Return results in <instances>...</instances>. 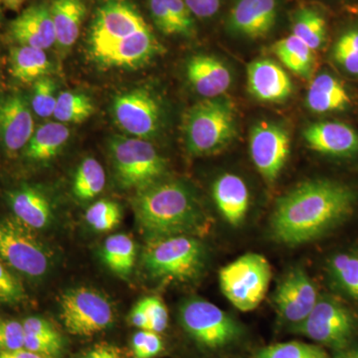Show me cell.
Masks as SVG:
<instances>
[{"label": "cell", "mask_w": 358, "mask_h": 358, "mask_svg": "<svg viewBox=\"0 0 358 358\" xmlns=\"http://www.w3.org/2000/svg\"><path fill=\"white\" fill-rule=\"evenodd\" d=\"M14 215L32 229L48 227L53 219V209L48 197L34 187H22L9 195Z\"/></svg>", "instance_id": "23"}, {"label": "cell", "mask_w": 358, "mask_h": 358, "mask_svg": "<svg viewBox=\"0 0 358 358\" xmlns=\"http://www.w3.org/2000/svg\"><path fill=\"white\" fill-rule=\"evenodd\" d=\"M95 112L88 96L79 92H62L57 96L54 117L62 124H80Z\"/></svg>", "instance_id": "33"}, {"label": "cell", "mask_w": 358, "mask_h": 358, "mask_svg": "<svg viewBox=\"0 0 358 358\" xmlns=\"http://www.w3.org/2000/svg\"><path fill=\"white\" fill-rule=\"evenodd\" d=\"M352 188L331 179H313L296 186L278 200L272 232L280 243L301 245L333 230L355 206Z\"/></svg>", "instance_id": "1"}, {"label": "cell", "mask_w": 358, "mask_h": 358, "mask_svg": "<svg viewBox=\"0 0 358 358\" xmlns=\"http://www.w3.org/2000/svg\"><path fill=\"white\" fill-rule=\"evenodd\" d=\"M136 220L148 240L199 234L207 220L199 202L185 185L176 181L155 183L134 199Z\"/></svg>", "instance_id": "2"}, {"label": "cell", "mask_w": 358, "mask_h": 358, "mask_svg": "<svg viewBox=\"0 0 358 358\" xmlns=\"http://www.w3.org/2000/svg\"><path fill=\"white\" fill-rule=\"evenodd\" d=\"M247 76L250 93L262 102H282L293 92V84L286 71L270 59L250 63Z\"/></svg>", "instance_id": "19"}, {"label": "cell", "mask_w": 358, "mask_h": 358, "mask_svg": "<svg viewBox=\"0 0 358 358\" xmlns=\"http://www.w3.org/2000/svg\"><path fill=\"white\" fill-rule=\"evenodd\" d=\"M212 195L221 215L230 225L243 222L250 203L248 187L243 179L233 173L223 174L214 182Z\"/></svg>", "instance_id": "22"}, {"label": "cell", "mask_w": 358, "mask_h": 358, "mask_svg": "<svg viewBox=\"0 0 358 358\" xmlns=\"http://www.w3.org/2000/svg\"><path fill=\"white\" fill-rule=\"evenodd\" d=\"M341 358H357V348L350 350V352L343 353Z\"/></svg>", "instance_id": "50"}, {"label": "cell", "mask_w": 358, "mask_h": 358, "mask_svg": "<svg viewBox=\"0 0 358 358\" xmlns=\"http://www.w3.org/2000/svg\"><path fill=\"white\" fill-rule=\"evenodd\" d=\"M26 0H0V4L10 10L18 11L25 3Z\"/></svg>", "instance_id": "49"}, {"label": "cell", "mask_w": 358, "mask_h": 358, "mask_svg": "<svg viewBox=\"0 0 358 358\" xmlns=\"http://www.w3.org/2000/svg\"><path fill=\"white\" fill-rule=\"evenodd\" d=\"M143 264L150 275L159 279L190 281L203 268V246L189 235L148 240L143 251Z\"/></svg>", "instance_id": "4"}, {"label": "cell", "mask_w": 358, "mask_h": 358, "mask_svg": "<svg viewBox=\"0 0 358 358\" xmlns=\"http://www.w3.org/2000/svg\"><path fill=\"white\" fill-rule=\"evenodd\" d=\"M106 185V173L102 164L93 157L81 162L73 180V193L79 200L95 199Z\"/></svg>", "instance_id": "31"}, {"label": "cell", "mask_w": 358, "mask_h": 358, "mask_svg": "<svg viewBox=\"0 0 358 358\" xmlns=\"http://www.w3.org/2000/svg\"><path fill=\"white\" fill-rule=\"evenodd\" d=\"M113 115L122 131L134 138L147 140L159 131L162 110L150 92L136 89L117 96L113 103Z\"/></svg>", "instance_id": "12"}, {"label": "cell", "mask_w": 358, "mask_h": 358, "mask_svg": "<svg viewBox=\"0 0 358 358\" xmlns=\"http://www.w3.org/2000/svg\"><path fill=\"white\" fill-rule=\"evenodd\" d=\"M278 0H236L228 25L231 31L248 38L267 36L275 26Z\"/></svg>", "instance_id": "16"}, {"label": "cell", "mask_w": 358, "mask_h": 358, "mask_svg": "<svg viewBox=\"0 0 358 358\" xmlns=\"http://www.w3.org/2000/svg\"><path fill=\"white\" fill-rule=\"evenodd\" d=\"M136 257V244L129 235H112L103 244V262L110 271L122 277H128L131 274Z\"/></svg>", "instance_id": "30"}, {"label": "cell", "mask_w": 358, "mask_h": 358, "mask_svg": "<svg viewBox=\"0 0 358 358\" xmlns=\"http://www.w3.org/2000/svg\"><path fill=\"white\" fill-rule=\"evenodd\" d=\"M0 6H1V4H0Z\"/></svg>", "instance_id": "52"}, {"label": "cell", "mask_w": 358, "mask_h": 358, "mask_svg": "<svg viewBox=\"0 0 358 358\" xmlns=\"http://www.w3.org/2000/svg\"><path fill=\"white\" fill-rule=\"evenodd\" d=\"M294 329L322 345L343 350L355 336L357 322L345 306L326 296L317 300L307 319Z\"/></svg>", "instance_id": "10"}, {"label": "cell", "mask_w": 358, "mask_h": 358, "mask_svg": "<svg viewBox=\"0 0 358 358\" xmlns=\"http://www.w3.org/2000/svg\"><path fill=\"white\" fill-rule=\"evenodd\" d=\"M24 298L25 291L22 285L0 261V301L17 303Z\"/></svg>", "instance_id": "42"}, {"label": "cell", "mask_w": 358, "mask_h": 358, "mask_svg": "<svg viewBox=\"0 0 358 358\" xmlns=\"http://www.w3.org/2000/svg\"><path fill=\"white\" fill-rule=\"evenodd\" d=\"M319 299L315 284L301 268L287 273L274 294V303L282 319L294 326L307 319Z\"/></svg>", "instance_id": "14"}, {"label": "cell", "mask_w": 358, "mask_h": 358, "mask_svg": "<svg viewBox=\"0 0 358 358\" xmlns=\"http://www.w3.org/2000/svg\"><path fill=\"white\" fill-rule=\"evenodd\" d=\"M357 358H358V348H357Z\"/></svg>", "instance_id": "51"}, {"label": "cell", "mask_w": 358, "mask_h": 358, "mask_svg": "<svg viewBox=\"0 0 358 358\" xmlns=\"http://www.w3.org/2000/svg\"><path fill=\"white\" fill-rule=\"evenodd\" d=\"M82 358H122L121 352L115 346L101 345H96L93 350H90L88 353Z\"/></svg>", "instance_id": "47"}, {"label": "cell", "mask_w": 358, "mask_h": 358, "mask_svg": "<svg viewBox=\"0 0 358 358\" xmlns=\"http://www.w3.org/2000/svg\"><path fill=\"white\" fill-rule=\"evenodd\" d=\"M255 358H331L319 345L288 341L266 346L257 352Z\"/></svg>", "instance_id": "35"}, {"label": "cell", "mask_w": 358, "mask_h": 358, "mask_svg": "<svg viewBox=\"0 0 358 358\" xmlns=\"http://www.w3.org/2000/svg\"><path fill=\"white\" fill-rule=\"evenodd\" d=\"M272 268L267 259L257 253L239 257L219 272L221 291L241 312H251L267 294Z\"/></svg>", "instance_id": "6"}, {"label": "cell", "mask_w": 358, "mask_h": 358, "mask_svg": "<svg viewBox=\"0 0 358 358\" xmlns=\"http://www.w3.org/2000/svg\"><path fill=\"white\" fill-rule=\"evenodd\" d=\"M236 134V113L231 101L205 99L192 106L185 117V136L188 152L209 155L230 145Z\"/></svg>", "instance_id": "3"}, {"label": "cell", "mask_w": 358, "mask_h": 358, "mask_svg": "<svg viewBox=\"0 0 358 358\" xmlns=\"http://www.w3.org/2000/svg\"><path fill=\"white\" fill-rule=\"evenodd\" d=\"M333 55L346 72L358 76V29L348 30L339 37Z\"/></svg>", "instance_id": "37"}, {"label": "cell", "mask_w": 358, "mask_h": 358, "mask_svg": "<svg viewBox=\"0 0 358 358\" xmlns=\"http://www.w3.org/2000/svg\"><path fill=\"white\" fill-rule=\"evenodd\" d=\"M0 261L29 278H40L51 266L49 250L32 228L16 217L0 219Z\"/></svg>", "instance_id": "7"}, {"label": "cell", "mask_w": 358, "mask_h": 358, "mask_svg": "<svg viewBox=\"0 0 358 358\" xmlns=\"http://www.w3.org/2000/svg\"><path fill=\"white\" fill-rule=\"evenodd\" d=\"M147 310L148 317V331L162 333L169 324V310L164 301L159 296H148L141 300Z\"/></svg>", "instance_id": "41"}, {"label": "cell", "mask_w": 358, "mask_h": 358, "mask_svg": "<svg viewBox=\"0 0 358 358\" xmlns=\"http://www.w3.org/2000/svg\"><path fill=\"white\" fill-rule=\"evenodd\" d=\"M0 358H52L45 357V355H38L30 352V350H25V348H20V350H9V352H0Z\"/></svg>", "instance_id": "48"}, {"label": "cell", "mask_w": 358, "mask_h": 358, "mask_svg": "<svg viewBox=\"0 0 358 358\" xmlns=\"http://www.w3.org/2000/svg\"><path fill=\"white\" fill-rule=\"evenodd\" d=\"M160 50L162 45L150 26L145 25L129 37L92 54V57L105 67L136 68L148 63Z\"/></svg>", "instance_id": "15"}, {"label": "cell", "mask_w": 358, "mask_h": 358, "mask_svg": "<svg viewBox=\"0 0 358 358\" xmlns=\"http://www.w3.org/2000/svg\"><path fill=\"white\" fill-rule=\"evenodd\" d=\"M60 317L70 334L91 336L105 331L115 320L110 301L90 288L69 289L60 299Z\"/></svg>", "instance_id": "8"}, {"label": "cell", "mask_w": 358, "mask_h": 358, "mask_svg": "<svg viewBox=\"0 0 358 358\" xmlns=\"http://www.w3.org/2000/svg\"><path fill=\"white\" fill-rule=\"evenodd\" d=\"M56 85L49 77L37 80L33 87L32 110L40 117H49L54 114L56 102Z\"/></svg>", "instance_id": "38"}, {"label": "cell", "mask_w": 358, "mask_h": 358, "mask_svg": "<svg viewBox=\"0 0 358 358\" xmlns=\"http://www.w3.org/2000/svg\"><path fill=\"white\" fill-rule=\"evenodd\" d=\"M85 219L94 230L108 232L121 223V207L114 201L100 200L87 209Z\"/></svg>", "instance_id": "36"}, {"label": "cell", "mask_w": 358, "mask_h": 358, "mask_svg": "<svg viewBox=\"0 0 358 358\" xmlns=\"http://www.w3.org/2000/svg\"><path fill=\"white\" fill-rule=\"evenodd\" d=\"M129 322L133 326L148 331V317L143 303L138 301L129 313Z\"/></svg>", "instance_id": "46"}, {"label": "cell", "mask_w": 358, "mask_h": 358, "mask_svg": "<svg viewBox=\"0 0 358 358\" xmlns=\"http://www.w3.org/2000/svg\"><path fill=\"white\" fill-rule=\"evenodd\" d=\"M292 34L313 51L322 48L327 37V23L322 14L310 8L301 9L294 16Z\"/></svg>", "instance_id": "32"}, {"label": "cell", "mask_w": 358, "mask_h": 358, "mask_svg": "<svg viewBox=\"0 0 358 358\" xmlns=\"http://www.w3.org/2000/svg\"><path fill=\"white\" fill-rule=\"evenodd\" d=\"M329 271L336 286L358 301V253L345 252L331 257Z\"/></svg>", "instance_id": "34"}, {"label": "cell", "mask_w": 358, "mask_h": 358, "mask_svg": "<svg viewBox=\"0 0 358 358\" xmlns=\"http://www.w3.org/2000/svg\"><path fill=\"white\" fill-rule=\"evenodd\" d=\"M273 53L292 72L299 76L308 78L315 68V51L303 43L298 37L291 34L272 47Z\"/></svg>", "instance_id": "29"}, {"label": "cell", "mask_w": 358, "mask_h": 358, "mask_svg": "<svg viewBox=\"0 0 358 358\" xmlns=\"http://www.w3.org/2000/svg\"><path fill=\"white\" fill-rule=\"evenodd\" d=\"M23 324L16 320L0 319V352L24 348Z\"/></svg>", "instance_id": "40"}, {"label": "cell", "mask_w": 358, "mask_h": 358, "mask_svg": "<svg viewBox=\"0 0 358 358\" xmlns=\"http://www.w3.org/2000/svg\"><path fill=\"white\" fill-rule=\"evenodd\" d=\"M179 319L187 334L205 348H223L241 334L239 324L227 313L201 299L186 301L179 310Z\"/></svg>", "instance_id": "9"}, {"label": "cell", "mask_w": 358, "mask_h": 358, "mask_svg": "<svg viewBox=\"0 0 358 358\" xmlns=\"http://www.w3.org/2000/svg\"><path fill=\"white\" fill-rule=\"evenodd\" d=\"M110 152L120 185L131 189H145L155 185L166 171V162L147 140L115 136Z\"/></svg>", "instance_id": "5"}, {"label": "cell", "mask_w": 358, "mask_h": 358, "mask_svg": "<svg viewBox=\"0 0 358 358\" xmlns=\"http://www.w3.org/2000/svg\"><path fill=\"white\" fill-rule=\"evenodd\" d=\"M70 138V129L59 122H46L33 134L25 148V155L32 162H48L65 147Z\"/></svg>", "instance_id": "27"}, {"label": "cell", "mask_w": 358, "mask_h": 358, "mask_svg": "<svg viewBox=\"0 0 358 358\" xmlns=\"http://www.w3.org/2000/svg\"><path fill=\"white\" fill-rule=\"evenodd\" d=\"M192 15L196 17L210 18L220 9L222 0H183Z\"/></svg>", "instance_id": "45"}, {"label": "cell", "mask_w": 358, "mask_h": 358, "mask_svg": "<svg viewBox=\"0 0 358 358\" xmlns=\"http://www.w3.org/2000/svg\"><path fill=\"white\" fill-rule=\"evenodd\" d=\"M155 26L166 35L190 36L194 20L183 0H148Z\"/></svg>", "instance_id": "26"}, {"label": "cell", "mask_w": 358, "mask_h": 358, "mask_svg": "<svg viewBox=\"0 0 358 358\" xmlns=\"http://www.w3.org/2000/svg\"><path fill=\"white\" fill-rule=\"evenodd\" d=\"M352 100L343 84L333 75L322 73L313 80L307 94V105L317 114L341 112Z\"/></svg>", "instance_id": "25"}, {"label": "cell", "mask_w": 358, "mask_h": 358, "mask_svg": "<svg viewBox=\"0 0 358 358\" xmlns=\"http://www.w3.org/2000/svg\"><path fill=\"white\" fill-rule=\"evenodd\" d=\"M56 45L68 50L76 43L86 15L83 0H53L50 6Z\"/></svg>", "instance_id": "24"}, {"label": "cell", "mask_w": 358, "mask_h": 358, "mask_svg": "<svg viewBox=\"0 0 358 358\" xmlns=\"http://www.w3.org/2000/svg\"><path fill=\"white\" fill-rule=\"evenodd\" d=\"M291 140L279 124L261 122L252 129L250 154L256 169L268 182L279 178L289 159Z\"/></svg>", "instance_id": "13"}, {"label": "cell", "mask_w": 358, "mask_h": 358, "mask_svg": "<svg viewBox=\"0 0 358 358\" xmlns=\"http://www.w3.org/2000/svg\"><path fill=\"white\" fill-rule=\"evenodd\" d=\"M10 34L23 46L42 50L51 48L56 44V37L50 6L35 4L28 7L11 22Z\"/></svg>", "instance_id": "20"}, {"label": "cell", "mask_w": 358, "mask_h": 358, "mask_svg": "<svg viewBox=\"0 0 358 358\" xmlns=\"http://www.w3.org/2000/svg\"><path fill=\"white\" fill-rule=\"evenodd\" d=\"M186 76L195 92L205 99L222 96L232 83L229 69L212 56L197 55L190 59L186 65Z\"/></svg>", "instance_id": "21"}, {"label": "cell", "mask_w": 358, "mask_h": 358, "mask_svg": "<svg viewBox=\"0 0 358 358\" xmlns=\"http://www.w3.org/2000/svg\"><path fill=\"white\" fill-rule=\"evenodd\" d=\"M22 324L25 334H32L39 338L53 339V341H62L57 329L52 326L48 320L38 317H31L26 319Z\"/></svg>", "instance_id": "44"}, {"label": "cell", "mask_w": 358, "mask_h": 358, "mask_svg": "<svg viewBox=\"0 0 358 358\" xmlns=\"http://www.w3.org/2000/svg\"><path fill=\"white\" fill-rule=\"evenodd\" d=\"M63 341H53L32 334H25L24 348L30 352L45 355V357H55L62 350Z\"/></svg>", "instance_id": "43"}, {"label": "cell", "mask_w": 358, "mask_h": 358, "mask_svg": "<svg viewBox=\"0 0 358 358\" xmlns=\"http://www.w3.org/2000/svg\"><path fill=\"white\" fill-rule=\"evenodd\" d=\"M134 358H154L164 350V343L159 334L141 329L131 339Z\"/></svg>", "instance_id": "39"}, {"label": "cell", "mask_w": 358, "mask_h": 358, "mask_svg": "<svg viewBox=\"0 0 358 358\" xmlns=\"http://www.w3.org/2000/svg\"><path fill=\"white\" fill-rule=\"evenodd\" d=\"M148 25L128 0H106L99 7L90 33V53L129 37Z\"/></svg>", "instance_id": "11"}, {"label": "cell", "mask_w": 358, "mask_h": 358, "mask_svg": "<svg viewBox=\"0 0 358 358\" xmlns=\"http://www.w3.org/2000/svg\"><path fill=\"white\" fill-rule=\"evenodd\" d=\"M34 131L32 113L23 96L11 95L0 102V138L9 152L26 148Z\"/></svg>", "instance_id": "17"}, {"label": "cell", "mask_w": 358, "mask_h": 358, "mask_svg": "<svg viewBox=\"0 0 358 358\" xmlns=\"http://www.w3.org/2000/svg\"><path fill=\"white\" fill-rule=\"evenodd\" d=\"M50 70L51 63L45 50L23 45L11 50L10 73L21 83H35L46 77Z\"/></svg>", "instance_id": "28"}, {"label": "cell", "mask_w": 358, "mask_h": 358, "mask_svg": "<svg viewBox=\"0 0 358 358\" xmlns=\"http://www.w3.org/2000/svg\"><path fill=\"white\" fill-rule=\"evenodd\" d=\"M308 147L320 154L352 157L358 154V134L345 122H320L303 131Z\"/></svg>", "instance_id": "18"}]
</instances>
